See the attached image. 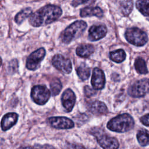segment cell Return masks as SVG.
<instances>
[{
    "mask_svg": "<svg viewBox=\"0 0 149 149\" xmlns=\"http://www.w3.org/2000/svg\"><path fill=\"white\" fill-rule=\"evenodd\" d=\"M32 13V10L30 8H26L20 11L15 17V21L17 24H21L28 17H30Z\"/></svg>",
    "mask_w": 149,
    "mask_h": 149,
    "instance_id": "ffe728a7",
    "label": "cell"
},
{
    "mask_svg": "<svg viewBox=\"0 0 149 149\" xmlns=\"http://www.w3.org/2000/svg\"><path fill=\"white\" fill-rule=\"evenodd\" d=\"M125 36L129 42L138 47L144 45L148 40L147 34L137 27L127 29L125 31Z\"/></svg>",
    "mask_w": 149,
    "mask_h": 149,
    "instance_id": "277c9868",
    "label": "cell"
},
{
    "mask_svg": "<svg viewBox=\"0 0 149 149\" xmlns=\"http://www.w3.org/2000/svg\"><path fill=\"white\" fill-rule=\"evenodd\" d=\"M34 147L36 149H55L54 147L49 144H36Z\"/></svg>",
    "mask_w": 149,
    "mask_h": 149,
    "instance_id": "83f0119b",
    "label": "cell"
},
{
    "mask_svg": "<svg viewBox=\"0 0 149 149\" xmlns=\"http://www.w3.org/2000/svg\"><path fill=\"white\" fill-rule=\"evenodd\" d=\"M50 125L58 129H69L74 127V122L65 116L51 117L48 119Z\"/></svg>",
    "mask_w": 149,
    "mask_h": 149,
    "instance_id": "30bf717a",
    "label": "cell"
},
{
    "mask_svg": "<svg viewBox=\"0 0 149 149\" xmlns=\"http://www.w3.org/2000/svg\"><path fill=\"white\" fill-rule=\"evenodd\" d=\"M88 2V1H74L72 2V5L73 6H76L77 5H79L80 3H87Z\"/></svg>",
    "mask_w": 149,
    "mask_h": 149,
    "instance_id": "4dcf8cb0",
    "label": "cell"
},
{
    "mask_svg": "<svg viewBox=\"0 0 149 149\" xmlns=\"http://www.w3.org/2000/svg\"><path fill=\"white\" fill-rule=\"evenodd\" d=\"M50 96L51 93L45 86L36 85L31 89V97L32 100L38 105L45 104L48 101Z\"/></svg>",
    "mask_w": 149,
    "mask_h": 149,
    "instance_id": "5b68a950",
    "label": "cell"
},
{
    "mask_svg": "<svg viewBox=\"0 0 149 149\" xmlns=\"http://www.w3.org/2000/svg\"><path fill=\"white\" fill-rule=\"evenodd\" d=\"M140 121L144 125L149 126V113L142 116L140 118Z\"/></svg>",
    "mask_w": 149,
    "mask_h": 149,
    "instance_id": "f1b7e54d",
    "label": "cell"
},
{
    "mask_svg": "<svg viewBox=\"0 0 149 149\" xmlns=\"http://www.w3.org/2000/svg\"><path fill=\"white\" fill-rule=\"evenodd\" d=\"M90 149H99V148H98L97 147H95V148H90Z\"/></svg>",
    "mask_w": 149,
    "mask_h": 149,
    "instance_id": "d6a6232c",
    "label": "cell"
},
{
    "mask_svg": "<svg viewBox=\"0 0 149 149\" xmlns=\"http://www.w3.org/2000/svg\"><path fill=\"white\" fill-rule=\"evenodd\" d=\"M61 8L54 5H47L33 13L29 23L34 27L47 25L56 20L62 15Z\"/></svg>",
    "mask_w": 149,
    "mask_h": 149,
    "instance_id": "6da1fadb",
    "label": "cell"
},
{
    "mask_svg": "<svg viewBox=\"0 0 149 149\" xmlns=\"http://www.w3.org/2000/svg\"><path fill=\"white\" fill-rule=\"evenodd\" d=\"M87 23L83 20H77L68 27L62 33V41L63 43L69 44L73 40L79 37L87 28Z\"/></svg>",
    "mask_w": 149,
    "mask_h": 149,
    "instance_id": "3957f363",
    "label": "cell"
},
{
    "mask_svg": "<svg viewBox=\"0 0 149 149\" xmlns=\"http://www.w3.org/2000/svg\"><path fill=\"white\" fill-rule=\"evenodd\" d=\"M149 91V79H143L136 81L128 89V94L133 97H141Z\"/></svg>",
    "mask_w": 149,
    "mask_h": 149,
    "instance_id": "8992f818",
    "label": "cell"
},
{
    "mask_svg": "<svg viewBox=\"0 0 149 149\" xmlns=\"http://www.w3.org/2000/svg\"><path fill=\"white\" fill-rule=\"evenodd\" d=\"M134 67L136 71L140 74H147L148 73L146 62L141 58H137L136 59Z\"/></svg>",
    "mask_w": 149,
    "mask_h": 149,
    "instance_id": "7402d4cb",
    "label": "cell"
},
{
    "mask_svg": "<svg viewBox=\"0 0 149 149\" xmlns=\"http://www.w3.org/2000/svg\"><path fill=\"white\" fill-rule=\"evenodd\" d=\"M80 15L83 17L88 16L102 17L103 16V12L98 6H86L80 10Z\"/></svg>",
    "mask_w": 149,
    "mask_h": 149,
    "instance_id": "2e32d148",
    "label": "cell"
},
{
    "mask_svg": "<svg viewBox=\"0 0 149 149\" xmlns=\"http://www.w3.org/2000/svg\"><path fill=\"white\" fill-rule=\"evenodd\" d=\"M109 58L113 62L120 63L126 58V53L122 49H119L109 53Z\"/></svg>",
    "mask_w": 149,
    "mask_h": 149,
    "instance_id": "d6986e66",
    "label": "cell"
},
{
    "mask_svg": "<svg viewBox=\"0 0 149 149\" xmlns=\"http://www.w3.org/2000/svg\"><path fill=\"white\" fill-rule=\"evenodd\" d=\"M136 8L144 16H149V0L137 1Z\"/></svg>",
    "mask_w": 149,
    "mask_h": 149,
    "instance_id": "44dd1931",
    "label": "cell"
},
{
    "mask_svg": "<svg viewBox=\"0 0 149 149\" xmlns=\"http://www.w3.org/2000/svg\"><path fill=\"white\" fill-rule=\"evenodd\" d=\"M137 139L140 146L144 147L149 144V131L141 129L137 133Z\"/></svg>",
    "mask_w": 149,
    "mask_h": 149,
    "instance_id": "ac0fdd59",
    "label": "cell"
},
{
    "mask_svg": "<svg viewBox=\"0 0 149 149\" xmlns=\"http://www.w3.org/2000/svg\"><path fill=\"white\" fill-rule=\"evenodd\" d=\"M93 133L96 137L98 143L103 149H118L119 148V142L115 137L100 133L99 130L97 132L94 130Z\"/></svg>",
    "mask_w": 149,
    "mask_h": 149,
    "instance_id": "52a82bcc",
    "label": "cell"
},
{
    "mask_svg": "<svg viewBox=\"0 0 149 149\" xmlns=\"http://www.w3.org/2000/svg\"><path fill=\"white\" fill-rule=\"evenodd\" d=\"M62 104L67 112H70L75 104L76 96L70 88L66 89L62 94L61 98Z\"/></svg>",
    "mask_w": 149,
    "mask_h": 149,
    "instance_id": "4fadbf2b",
    "label": "cell"
},
{
    "mask_svg": "<svg viewBox=\"0 0 149 149\" xmlns=\"http://www.w3.org/2000/svg\"><path fill=\"white\" fill-rule=\"evenodd\" d=\"M51 62L56 69L63 73L69 74L72 72V66L70 60L64 57L62 55H55L52 58Z\"/></svg>",
    "mask_w": 149,
    "mask_h": 149,
    "instance_id": "ba28073f",
    "label": "cell"
},
{
    "mask_svg": "<svg viewBox=\"0 0 149 149\" xmlns=\"http://www.w3.org/2000/svg\"><path fill=\"white\" fill-rule=\"evenodd\" d=\"M89 111L96 115H104L108 113V108L106 105L100 101H94L88 105Z\"/></svg>",
    "mask_w": 149,
    "mask_h": 149,
    "instance_id": "9a60e30c",
    "label": "cell"
},
{
    "mask_svg": "<svg viewBox=\"0 0 149 149\" xmlns=\"http://www.w3.org/2000/svg\"><path fill=\"white\" fill-rule=\"evenodd\" d=\"M62 86L60 80L58 78H54L52 79L50 83V88L51 94L53 96H55L60 93Z\"/></svg>",
    "mask_w": 149,
    "mask_h": 149,
    "instance_id": "cb8c5ba5",
    "label": "cell"
},
{
    "mask_svg": "<svg viewBox=\"0 0 149 149\" xmlns=\"http://www.w3.org/2000/svg\"><path fill=\"white\" fill-rule=\"evenodd\" d=\"M76 72L80 79L86 80L90 75V69L85 65H81L76 69Z\"/></svg>",
    "mask_w": 149,
    "mask_h": 149,
    "instance_id": "603a6c76",
    "label": "cell"
},
{
    "mask_svg": "<svg viewBox=\"0 0 149 149\" xmlns=\"http://www.w3.org/2000/svg\"><path fill=\"white\" fill-rule=\"evenodd\" d=\"M134 125L133 118L128 113H123L112 118L108 122L107 127L111 131L124 133L133 129Z\"/></svg>",
    "mask_w": 149,
    "mask_h": 149,
    "instance_id": "7a4b0ae2",
    "label": "cell"
},
{
    "mask_svg": "<svg viewBox=\"0 0 149 149\" xmlns=\"http://www.w3.org/2000/svg\"><path fill=\"white\" fill-rule=\"evenodd\" d=\"M18 119V115L15 112L5 114L1 120V128L3 131H6L14 126Z\"/></svg>",
    "mask_w": 149,
    "mask_h": 149,
    "instance_id": "5bb4252c",
    "label": "cell"
},
{
    "mask_svg": "<svg viewBox=\"0 0 149 149\" xmlns=\"http://www.w3.org/2000/svg\"><path fill=\"white\" fill-rule=\"evenodd\" d=\"M84 94L86 97H91L96 94V91L95 89H93L91 87H90L88 86H86L84 88Z\"/></svg>",
    "mask_w": 149,
    "mask_h": 149,
    "instance_id": "4316f807",
    "label": "cell"
},
{
    "mask_svg": "<svg viewBox=\"0 0 149 149\" xmlns=\"http://www.w3.org/2000/svg\"><path fill=\"white\" fill-rule=\"evenodd\" d=\"M8 72L9 74H12L16 73L18 69V62L17 59H12L9 62L8 66Z\"/></svg>",
    "mask_w": 149,
    "mask_h": 149,
    "instance_id": "484cf974",
    "label": "cell"
},
{
    "mask_svg": "<svg viewBox=\"0 0 149 149\" xmlns=\"http://www.w3.org/2000/svg\"><path fill=\"white\" fill-rule=\"evenodd\" d=\"M120 6L122 13L126 16L128 15L132 10L133 2L131 1H123L120 2Z\"/></svg>",
    "mask_w": 149,
    "mask_h": 149,
    "instance_id": "d4e9b609",
    "label": "cell"
},
{
    "mask_svg": "<svg viewBox=\"0 0 149 149\" xmlns=\"http://www.w3.org/2000/svg\"><path fill=\"white\" fill-rule=\"evenodd\" d=\"M69 149H85L84 147L79 144H72L69 147Z\"/></svg>",
    "mask_w": 149,
    "mask_h": 149,
    "instance_id": "f546056e",
    "label": "cell"
},
{
    "mask_svg": "<svg viewBox=\"0 0 149 149\" xmlns=\"http://www.w3.org/2000/svg\"><path fill=\"white\" fill-rule=\"evenodd\" d=\"M91 83L95 90H101L105 86V74L102 70L98 68L93 69Z\"/></svg>",
    "mask_w": 149,
    "mask_h": 149,
    "instance_id": "8fae6325",
    "label": "cell"
},
{
    "mask_svg": "<svg viewBox=\"0 0 149 149\" xmlns=\"http://www.w3.org/2000/svg\"><path fill=\"white\" fill-rule=\"evenodd\" d=\"M107 33V29L104 24H95L88 30V38L91 41L99 40L104 37Z\"/></svg>",
    "mask_w": 149,
    "mask_h": 149,
    "instance_id": "7c38bea8",
    "label": "cell"
},
{
    "mask_svg": "<svg viewBox=\"0 0 149 149\" xmlns=\"http://www.w3.org/2000/svg\"><path fill=\"white\" fill-rule=\"evenodd\" d=\"M18 149H33V148L30 147H21Z\"/></svg>",
    "mask_w": 149,
    "mask_h": 149,
    "instance_id": "1f68e13d",
    "label": "cell"
},
{
    "mask_svg": "<svg viewBox=\"0 0 149 149\" xmlns=\"http://www.w3.org/2000/svg\"><path fill=\"white\" fill-rule=\"evenodd\" d=\"M45 55V50L44 48H40L32 52L27 58L26 68L30 70H36Z\"/></svg>",
    "mask_w": 149,
    "mask_h": 149,
    "instance_id": "9c48e42d",
    "label": "cell"
},
{
    "mask_svg": "<svg viewBox=\"0 0 149 149\" xmlns=\"http://www.w3.org/2000/svg\"><path fill=\"white\" fill-rule=\"evenodd\" d=\"M94 52V47L89 44H83L76 48V54L82 58H88Z\"/></svg>",
    "mask_w": 149,
    "mask_h": 149,
    "instance_id": "e0dca14e",
    "label": "cell"
}]
</instances>
